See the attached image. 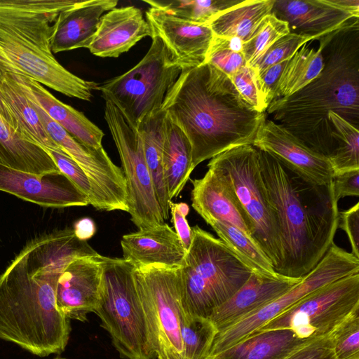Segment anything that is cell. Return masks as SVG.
Masks as SVG:
<instances>
[{
	"instance_id": "obj_1",
	"label": "cell",
	"mask_w": 359,
	"mask_h": 359,
	"mask_svg": "<svg viewBox=\"0 0 359 359\" xmlns=\"http://www.w3.org/2000/svg\"><path fill=\"white\" fill-rule=\"evenodd\" d=\"M98 254L73 228L29 241L0 274V339L39 357L62 353L71 326L56 305L58 279L73 260Z\"/></svg>"
},
{
	"instance_id": "obj_2",
	"label": "cell",
	"mask_w": 359,
	"mask_h": 359,
	"mask_svg": "<svg viewBox=\"0 0 359 359\" xmlns=\"http://www.w3.org/2000/svg\"><path fill=\"white\" fill-rule=\"evenodd\" d=\"M319 40L323 59L319 75L292 95L273 100L266 111L307 147L329 158L339 142L328 114L336 113L358 129V18Z\"/></svg>"
},
{
	"instance_id": "obj_3",
	"label": "cell",
	"mask_w": 359,
	"mask_h": 359,
	"mask_svg": "<svg viewBox=\"0 0 359 359\" xmlns=\"http://www.w3.org/2000/svg\"><path fill=\"white\" fill-rule=\"evenodd\" d=\"M161 109L189 139L194 169L228 149L252 145L266 118L243 100L229 76L207 62L182 70Z\"/></svg>"
},
{
	"instance_id": "obj_4",
	"label": "cell",
	"mask_w": 359,
	"mask_h": 359,
	"mask_svg": "<svg viewBox=\"0 0 359 359\" xmlns=\"http://www.w3.org/2000/svg\"><path fill=\"white\" fill-rule=\"evenodd\" d=\"M262 180L279 226L283 259L276 273L302 279L324 257L338 228L333 182L320 184L258 149Z\"/></svg>"
},
{
	"instance_id": "obj_5",
	"label": "cell",
	"mask_w": 359,
	"mask_h": 359,
	"mask_svg": "<svg viewBox=\"0 0 359 359\" xmlns=\"http://www.w3.org/2000/svg\"><path fill=\"white\" fill-rule=\"evenodd\" d=\"M77 0H0V71L90 101L97 83L66 69L51 50L52 25Z\"/></svg>"
},
{
	"instance_id": "obj_6",
	"label": "cell",
	"mask_w": 359,
	"mask_h": 359,
	"mask_svg": "<svg viewBox=\"0 0 359 359\" xmlns=\"http://www.w3.org/2000/svg\"><path fill=\"white\" fill-rule=\"evenodd\" d=\"M179 269L181 305L184 316L209 318L233 296L252 273L224 243L198 225Z\"/></svg>"
},
{
	"instance_id": "obj_7",
	"label": "cell",
	"mask_w": 359,
	"mask_h": 359,
	"mask_svg": "<svg viewBox=\"0 0 359 359\" xmlns=\"http://www.w3.org/2000/svg\"><path fill=\"white\" fill-rule=\"evenodd\" d=\"M134 266L123 258L104 257L96 313L123 359H156L137 292Z\"/></svg>"
},
{
	"instance_id": "obj_8",
	"label": "cell",
	"mask_w": 359,
	"mask_h": 359,
	"mask_svg": "<svg viewBox=\"0 0 359 359\" xmlns=\"http://www.w3.org/2000/svg\"><path fill=\"white\" fill-rule=\"evenodd\" d=\"M208 168L218 172L233 189L252 225V239L276 272L283 259L280 233L262 180L258 149L250 144L231 148L212 158Z\"/></svg>"
},
{
	"instance_id": "obj_9",
	"label": "cell",
	"mask_w": 359,
	"mask_h": 359,
	"mask_svg": "<svg viewBox=\"0 0 359 359\" xmlns=\"http://www.w3.org/2000/svg\"><path fill=\"white\" fill-rule=\"evenodd\" d=\"M151 39L149 50L136 65L97 86L105 101L114 104L135 128L145 116L161 109L182 70L163 41L155 35Z\"/></svg>"
},
{
	"instance_id": "obj_10",
	"label": "cell",
	"mask_w": 359,
	"mask_h": 359,
	"mask_svg": "<svg viewBox=\"0 0 359 359\" xmlns=\"http://www.w3.org/2000/svg\"><path fill=\"white\" fill-rule=\"evenodd\" d=\"M180 269V268H179ZM179 269L134 268L133 278L157 359H184Z\"/></svg>"
},
{
	"instance_id": "obj_11",
	"label": "cell",
	"mask_w": 359,
	"mask_h": 359,
	"mask_svg": "<svg viewBox=\"0 0 359 359\" xmlns=\"http://www.w3.org/2000/svg\"><path fill=\"white\" fill-rule=\"evenodd\" d=\"M358 309L359 273L322 286L255 332L289 329L302 339L326 337Z\"/></svg>"
},
{
	"instance_id": "obj_12",
	"label": "cell",
	"mask_w": 359,
	"mask_h": 359,
	"mask_svg": "<svg viewBox=\"0 0 359 359\" xmlns=\"http://www.w3.org/2000/svg\"><path fill=\"white\" fill-rule=\"evenodd\" d=\"M104 119L120 156L130 220L139 229L164 224L139 133L109 101H105Z\"/></svg>"
},
{
	"instance_id": "obj_13",
	"label": "cell",
	"mask_w": 359,
	"mask_h": 359,
	"mask_svg": "<svg viewBox=\"0 0 359 359\" xmlns=\"http://www.w3.org/2000/svg\"><path fill=\"white\" fill-rule=\"evenodd\" d=\"M359 273V259L332 243L316 266L285 293L219 332L207 359L241 341L317 289Z\"/></svg>"
},
{
	"instance_id": "obj_14",
	"label": "cell",
	"mask_w": 359,
	"mask_h": 359,
	"mask_svg": "<svg viewBox=\"0 0 359 359\" xmlns=\"http://www.w3.org/2000/svg\"><path fill=\"white\" fill-rule=\"evenodd\" d=\"M15 80L39 113L48 135L85 172L106 199L111 210L128 212L127 186L121 168L112 162L103 147L97 149L90 148L72 137L48 115L29 89Z\"/></svg>"
},
{
	"instance_id": "obj_15",
	"label": "cell",
	"mask_w": 359,
	"mask_h": 359,
	"mask_svg": "<svg viewBox=\"0 0 359 359\" xmlns=\"http://www.w3.org/2000/svg\"><path fill=\"white\" fill-rule=\"evenodd\" d=\"M105 256L83 257L62 272L56 288V305L69 320L85 322L98 306Z\"/></svg>"
},
{
	"instance_id": "obj_16",
	"label": "cell",
	"mask_w": 359,
	"mask_h": 359,
	"mask_svg": "<svg viewBox=\"0 0 359 359\" xmlns=\"http://www.w3.org/2000/svg\"><path fill=\"white\" fill-rule=\"evenodd\" d=\"M0 191L46 208L90 205L87 196L62 172L37 175L0 163Z\"/></svg>"
},
{
	"instance_id": "obj_17",
	"label": "cell",
	"mask_w": 359,
	"mask_h": 359,
	"mask_svg": "<svg viewBox=\"0 0 359 359\" xmlns=\"http://www.w3.org/2000/svg\"><path fill=\"white\" fill-rule=\"evenodd\" d=\"M152 36H158L182 69L205 61L214 34L208 25L195 24L150 7L145 13Z\"/></svg>"
},
{
	"instance_id": "obj_18",
	"label": "cell",
	"mask_w": 359,
	"mask_h": 359,
	"mask_svg": "<svg viewBox=\"0 0 359 359\" xmlns=\"http://www.w3.org/2000/svg\"><path fill=\"white\" fill-rule=\"evenodd\" d=\"M252 146L316 183L325 184L332 182L334 171L329 158L307 147L271 120L266 118L262 123Z\"/></svg>"
},
{
	"instance_id": "obj_19",
	"label": "cell",
	"mask_w": 359,
	"mask_h": 359,
	"mask_svg": "<svg viewBox=\"0 0 359 359\" xmlns=\"http://www.w3.org/2000/svg\"><path fill=\"white\" fill-rule=\"evenodd\" d=\"M121 245L123 259L134 268L179 269L187 253L175 231L165 222L123 235Z\"/></svg>"
},
{
	"instance_id": "obj_20",
	"label": "cell",
	"mask_w": 359,
	"mask_h": 359,
	"mask_svg": "<svg viewBox=\"0 0 359 359\" xmlns=\"http://www.w3.org/2000/svg\"><path fill=\"white\" fill-rule=\"evenodd\" d=\"M191 182V205L205 222L215 219L228 223L252 239L253 227L247 213L218 172L208 168L203 177Z\"/></svg>"
},
{
	"instance_id": "obj_21",
	"label": "cell",
	"mask_w": 359,
	"mask_h": 359,
	"mask_svg": "<svg viewBox=\"0 0 359 359\" xmlns=\"http://www.w3.org/2000/svg\"><path fill=\"white\" fill-rule=\"evenodd\" d=\"M302 279L252 273L243 286L209 318L218 332H222L277 299Z\"/></svg>"
},
{
	"instance_id": "obj_22",
	"label": "cell",
	"mask_w": 359,
	"mask_h": 359,
	"mask_svg": "<svg viewBox=\"0 0 359 359\" xmlns=\"http://www.w3.org/2000/svg\"><path fill=\"white\" fill-rule=\"evenodd\" d=\"M117 0L77 1L61 11L52 25L53 53L87 48L97 31L102 16L116 8Z\"/></svg>"
},
{
	"instance_id": "obj_23",
	"label": "cell",
	"mask_w": 359,
	"mask_h": 359,
	"mask_svg": "<svg viewBox=\"0 0 359 359\" xmlns=\"http://www.w3.org/2000/svg\"><path fill=\"white\" fill-rule=\"evenodd\" d=\"M147 36H152V30L140 9L114 8L102 16L88 49L100 57H118Z\"/></svg>"
},
{
	"instance_id": "obj_24",
	"label": "cell",
	"mask_w": 359,
	"mask_h": 359,
	"mask_svg": "<svg viewBox=\"0 0 359 359\" xmlns=\"http://www.w3.org/2000/svg\"><path fill=\"white\" fill-rule=\"evenodd\" d=\"M271 13L287 22L290 33L318 39L355 18L322 0H275Z\"/></svg>"
},
{
	"instance_id": "obj_25",
	"label": "cell",
	"mask_w": 359,
	"mask_h": 359,
	"mask_svg": "<svg viewBox=\"0 0 359 359\" xmlns=\"http://www.w3.org/2000/svg\"><path fill=\"white\" fill-rule=\"evenodd\" d=\"M13 76L29 89L48 115L72 137L88 147H102L104 133L82 112L60 101L38 82L25 76Z\"/></svg>"
},
{
	"instance_id": "obj_26",
	"label": "cell",
	"mask_w": 359,
	"mask_h": 359,
	"mask_svg": "<svg viewBox=\"0 0 359 359\" xmlns=\"http://www.w3.org/2000/svg\"><path fill=\"white\" fill-rule=\"evenodd\" d=\"M0 89L13 128L20 136L44 149L65 152L48 135L39 113L12 74L0 71Z\"/></svg>"
},
{
	"instance_id": "obj_27",
	"label": "cell",
	"mask_w": 359,
	"mask_h": 359,
	"mask_svg": "<svg viewBox=\"0 0 359 359\" xmlns=\"http://www.w3.org/2000/svg\"><path fill=\"white\" fill-rule=\"evenodd\" d=\"M0 163L37 175L60 172L44 148L24 139L1 114Z\"/></svg>"
},
{
	"instance_id": "obj_28",
	"label": "cell",
	"mask_w": 359,
	"mask_h": 359,
	"mask_svg": "<svg viewBox=\"0 0 359 359\" xmlns=\"http://www.w3.org/2000/svg\"><path fill=\"white\" fill-rule=\"evenodd\" d=\"M307 340L289 329L257 332L208 359H285Z\"/></svg>"
},
{
	"instance_id": "obj_29",
	"label": "cell",
	"mask_w": 359,
	"mask_h": 359,
	"mask_svg": "<svg viewBox=\"0 0 359 359\" xmlns=\"http://www.w3.org/2000/svg\"><path fill=\"white\" fill-rule=\"evenodd\" d=\"M163 166L168 198L172 201L182 191L194 169L189 139L166 114L163 127Z\"/></svg>"
},
{
	"instance_id": "obj_30",
	"label": "cell",
	"mask_w": 359,
	"mask_h": 359,
	"mask_svg": "<svg viewBox=\"0 0 359 359\" xmlns=\"http://www.w3.org/2000/svg\"><path fill=\"white\" fill-rule=\"evenodd\" d=\"M165 112L160 109L145 116L136 130L142 142L144 155L153 181L156 199L165 221L169 217L170 200L166 188L163 166V127Z\"/></svg>"
},
{
	"instance_id": "obj_31",
	"label": "cell",
	"mask_w": 359,
	"mask_h": 359,
	"mask_svg": "<svg viewBox=\"0 0 359 359\" xmlns=\"http://www.w3.org/2000/svg\"><path fill=\"white\" fill-rule=\"evenodd\" d=\"M275 0H245L220 12L208 24L214 36L248 41L272 11Z\"/></svg>"
},
{
	"instance_id": "obj_32",
	"label": "cell",
	"mask_w": 359,
	"mask_h": 359,
	"mask_svg": "<svg viewBox=\"0 0 359 359\" xmlns=\"http://www.w3.org/2000/svg\"><path fill=\"white\" fill-rule=\"evenodd\" d=\"M233 255L252 273L271 278L281 275L262 248L238 228L215 219L206 221Z\"/></svg>"
},
{
	"instance_id": "obj_33",
	"label": "cell",
	"mask_w": 359,
	"mask_h": 359,
	"mask_svg": "<svg viewBox=\"0 0 359 359\" xmlns=\"http://www.w3.org/2000/svg\"><path fill=\"white\" fill-rule=\"evenodd\" d=\"M323 67L321 43L318 48L305 43L287 61L278 83L275 100L289 97L305 87L319 75Z\"/></svg>"
},
{
	"instance_id": "obj_34",
	"label": "cell",
	"mask_w": 359,
	"mask_h": 359,
	"mask_svg": "<svg viewBox=\"0 0 359 359\" xmlns=\"http://www.w3.org/2000/svg\"><path fill=\"white\" fill-rule=\"evenodd\" d=\"M238 0H144L150 7L162 9L187 21L208 25L220 12L238 4Z\"/></svg>"
},
{
	"instance_id": "obj_35",
	"label": "cell",
	"mask_w": 359,
	"mask_h": 359,
	"mask_svg": "<svg viewBox=\"0 0 359 359\" xmlns=\"http://www.w3.org/2000/svg\"><path fill=\"white\" fill-rule=\"evenodd\" d=\"M336 132L338 147L329 158L334 174L359 170V132L347 121L334 112L328 114Z\"/></svg>"
},
{
	"instance_id": "obj_36",
	"label": "cell",
	"mask_w": 359,
	"mask_h": 359,
	"mask_svg": "<svg viewBox=\"0 0 359 359\" xmlns=\"http://www.w3.org/2000/svg\"><path fill=\"white\" fill-rule=\"evenodd\" d=\"M217 333L210 318L184 316L182 327L184 359H207Z\"/></svg>"
},
{
	"instance_id": "obj_37",
	"label": "cell",
	"mask_w": 359,
	"mask_h": 359,
	"mask_svg": "<svg viewBox=\"0 0 359 359\" xmlns=\"http://www.w3.org/2000/svg\"><path fill=\"white\" fill-rule=\"evenodd\" d=\"M288 33L287 22L272 13L267 15L251 38L243 44L246 65L253 67L278 39Z\"/></svg>"
},
{
	"instance_id": "obj_38",
	"label": "cell",
	"mask_w": 359,
	"mask_h": 359,
	"mask_svg": "<svg viewBox=\"0 0 359 359\" xmlns=\"http://www.w3.org/2000/svg\"><path fill=\"white\" fill-rule=\"evenodd\" d=\"M60 172L65 175L88 198L90 205L99 210L111 211L102 195L81 168L65 152L45 149Z\"/></svg>"
},
{
	"instance_id": "obj_39",
	"label": "cell",
	"mask_w": 359,
	"mask_h": 359,
	"mask_svg": "<svg viewBox=\"0 0 359 359\" xmlns=\"http://www.w3.org/2000/svg\"><path fill=\"white\" fill-rule=\"evenodd\" d=\"M243 41L236 38L226 39L214 36L205 62L213 65L231 76L246 65L243 53Z\"/></svg>"
},
{
	"instance_id": "obj_40",
	"label": "cell",
	"mask_w": 359,
	"mask_h": 359,
	"mask_svg": "<svg viewBox=\"0 0 359 359\" xmlns=\"http://www.w3.org/2000/svg\"><path fill=\"white\" fill-rule=\"evenodd\" d=\"M337 359H359V309L328 335Z\"/></svg>"
},
{
	"instance_id": "obj_41",
	"label": "cell",
	"mask_w": 359,
	"mask_h": 359,
	"mask_svg": "<svg viewBox=\"0 0 359 359\" xmlns=\"http://www.w3.org/2000/svg\"><path fill=\"white\" fill-rule=\"evenodd\" d=\"M316 39H319L290 32L278 39L252 67L259 74L274 65L288 60L305 43Z\"/></svg>"
},
{
	"instance_id": "obj_42",
	"label": "cell",
	"mask_w": 359,
	"mask_h": 359,
	"mask_svg": "<svg viewBox=\"0 0 359 359\" xmlns=\"http://www.w3.org/2000/svg\"><path fill=\"white\" fill-rule=\"evenodd\" d=\"M243 100L259 112H266V105L262 95L257 73L252 67L245 65L229 76Z\"/></svg>"
},
{
	"instance_id": "obj_43",
	"label": "cell",
	"mask_w": 359,
	"mask_h": 359,
	"mask_svg": "<svg viewBox=\"0 0 359 359\" xmlns=\"http://www.w3.org/2000/svg\"><path fill=\"white\" fill-rule=\"evenodd\" d=\"M285 359H337L329 336L309 339Z\"/></svg>"
},
{
	"instance_id": "obj_44",
	"label": "cell",
	"mask_w": 359,
	"mask_h": 359,
	"mask_svg": "<svg viewBox=\"0 0 359 359\" xmlns=\"http://www.w3.org/2000/svg\"><path fill=\"white\" fill-rule=\"evenodd\" d=\"M338 227L344 230L349 240L351 254L359 259V203L339 212Z\"/></svg>"
},
{
	"instance_id": "obj_45",
	"label": "cell",
	"mask_w": 359,
	"mask_h": 359,
	"mask_svg": "<svg viewBox=\"0 0 359 359\" xmlns=\"http://www.w3.org/2000/svg\"><path fill=\"white\" fill-rule=\"evenodd\" d=\"M287 61L274 65L257 74L260 91L267 108L276 99L278 83Z\"/></svg>"
},
{
	"instance_id": "obj_46",
	"label": "cell",
	"mask_w": 359,
	"mask_h": 359,
	"mask_svg": "<svg viewBox=\"0 0 359 359\" xmlns=\"http://www.w3.org/2000/svg\"><path fill=\"white\" fill-rule=\"evenodd\" d=\"M332 182L337 201L346 196H359V170L334 174Z\"/></svg>"
},
{
	"instance_id": "obj_47",
	"label": "cell",
	"mask_w": 359,
	"mask_h": 359,
	"mask_svg": "<svg viewBox=\"0 0 359 359\" xmlns=\"http://www.w3.org/2000/svg\"><path fill=\"white\" fill-rule=\"evenodd\" d=\"M170 212L172 219L179 239L186 251L189 248L192 241V229L190 227L186 217L177 210L175 203L172 201L169 203Z\"/></svg>"
},
{
	"instance_id": "obj_48",
	"label": "cell",
	"mask_w": 359,
	"mask_h": 359,
	"mask_svg": "<svg viewBox=\"0 0 359 359\" xmlns=\"http://www.w3.org/2000/svg\"><path fill=\"white\" fill-rule=\"evenodd\" d=\"M73 230L79 240L87 241L94 236L96 226L91 218L83 217L74 223Z\"/></svg>"
},
{
	"instance_id": "obj_49",
	"label": "cell",
	"mask_w": 359,
	"mask_h": 359,
	"mask_svg": "<svg viewBox=\"0 0 359 359\" xmlns=\"http://www.w3.org/2000/svg\"><path fill=\"white\" fill-rule=\"evenodd\" d=\"M322 1L355 18L359 17V0H322Z\"/></svg>"
},
{
	"instance_id": "obj_50",
	"label": "cell",
	"mask_w": 359,
	"mask_h": 359,
	"mask_svg": "<svg viewBox=\"0 0 359 359\" xmlns=\"http://www.w3.org/2000/svg\"><path fill=\"white\" fill-rule=\"evenodd\" d=\"M0 114L13 128L12 118H11L10 113L7 109V107L5 104L1 89H0Z\"/></svg>"
},
{
	"instance_id": "obj_51",
	"label": "cell",
	"mask_w": 359,
	"mask_h": 359,
	"mask_svg": "<svg viewBox=\"0 0 359 359\" xmlns=\"http://www.w3.org/2000/svg\"><path fill=\"white\" fill-rule=\"evenodd\" d=\"M175 204H176V207H177L178 211L182 215L187 217L189 212V205L186 203H175Z\"/></svg>"
},
{
	"instance_id": "obj_52",
	"label": "cell",
	"mask_w": 359,
	"mask_h": 359,
	"mask_svg": "<svg viewBox=\"0 0 359 359\" xmlns=\"http://www.w3.org/2000/svg\"><path fill=\"white\" fill-rule=\"evenodd\" d=\"M53 359H67V358H62V357L57 356V357H56V358H54Z\"/></svg>"
}]
</instances>
